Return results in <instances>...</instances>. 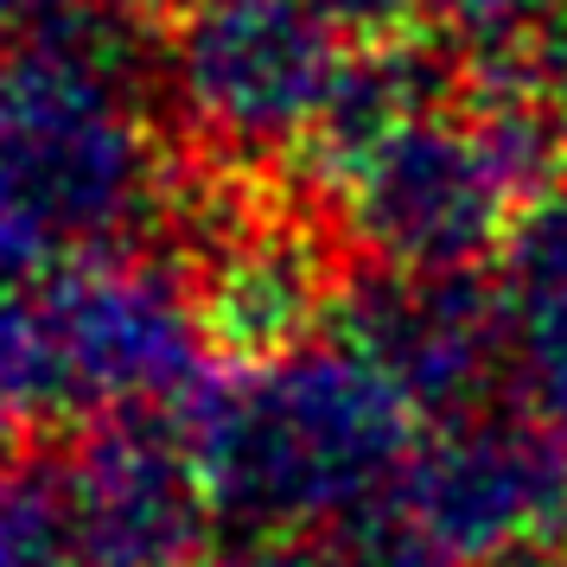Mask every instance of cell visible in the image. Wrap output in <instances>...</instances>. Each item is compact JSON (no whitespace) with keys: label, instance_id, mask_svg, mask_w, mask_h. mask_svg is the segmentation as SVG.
<instances>
[{"label":"cell","instance_id":"cell-1","mask_svg":"<svg viewBox=\"0 0 567 567\" xmlns=\"http://www.w3.org/2000/svg\"><path fill=\"white\" fill-rule=\"evenodd\" d=\"M128 27L122 7L83 0L39 45L0 58V281L115 256L154 205Z\"/></svg>","mask_w":567,"mask_h":567},{"label":"cell","instance_id":"cell-2","mask_svg":"<svg viewBox=\"0 0 567 567\" xmlns=\"http://www.w3.org/2000/svg\"><path fill=\"white\" fill-rule=\"evenodd\" d=\"M192 358L198 312L159 268L103 256L0 281V453L159 409Z\"/></svg>","mask_w":567,"mask_h":567},{"label":"cell","instance_id":"cell-3","mask_svg":"<svg viewBox=\"0 0 567 567\" xmlns=\"http://www.w3.org/2000/svg\"><path fill=\"white\" fill-rule=\"evenodd\" d=\"M83 567H192L205 542L210 478L192 434L159 409L109 414L71 446Z\"/></svg>","mask_w":567,"mask_h":567},{"label":"cell","instance_id":"cell-4","mask_svg":"<svg viewBox=\"0 0 567 567\" xmlns=\"http://www.w3.org/2000/svg\"><path fill=\"white\" fill-rule=\"evenodd\" d=\"M173 71L205 128L256 141L307 103L312 39L281 0H198Z\"/></svg>","mask_w":567,"mask_h":567},{"label":"cell","instance_id":"cell-5","mask_svg":"<svg viewBox=\"0 0 567 567\" xmlns=\"http://www.w3.org/2000/svg\"><path fill=\"white\" fill-rule=\"evenodd\" d=\"M83 0H0V58L39 45L58 20H71Z\"/></svg>","mask_w":567,"mask_h":567}]
</instances>
